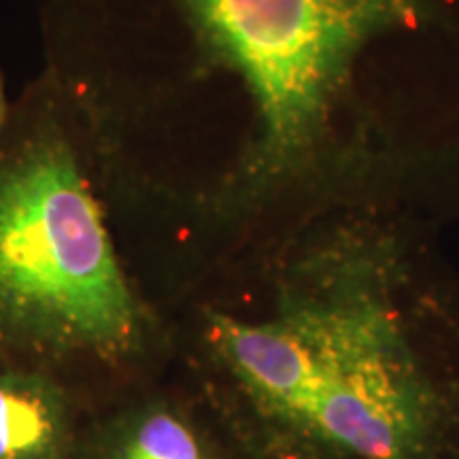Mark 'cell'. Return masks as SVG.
Here are the masks:
<instances>
[{"label":"cell","mask_w":459,"mask_h":459,"mask_svg":"<svg viewBox=\"0 0 459 459\" xmlns=\"http://www.w3.org/2000/svg\"><path fill=\"white\" fill-rule=\"evenodd\" d=\"M139 37L183 34L237 71L257 113L245 198H264L308 164L353 60L395 32L459 28V0H96Z\"/></svg>","instance_id":"7a4b0ae2"},{"label":"cell","mask_w":459,"mask_h":459,"mask_svg":"<svg viewBox=\"0 0 459 459\" xmlns=\"http://www.w3.org/2000/svg\"><path fill=\"white\" fill-rule=\"evenodd\" d=\"M9 117H11V108L7 102V94H4V82L3 77H0V134H3L4 128H7Z\"/></svg>","instance_id":"8992f818"},{"label":"cell","mask_w":459,"mask_h":459,"mask_svg":"<svg viewBox=\"0 0 459 459\" xmlns=\"http://www.w3.org/2000/svg\"><path fill=\"white\" fill-rule=\"evenodd\" d=\"M279 315L315 359L311 404L291 440L308 459H436L451 395L411 344L400 315L358 283L285 294Z\"/></svg>","instance_id":"3957f363"},{"label":"cell","mask_w":459,"mask_h":459,"mask_svg":"<svg viewBox=\"0 0 459 459\" xmlns=\"http://www.w3.org/2000/svg\"><path fill=\"white\" fill-rule=\"evenodd\" d=\"M66 400L51 378L0 370V459H60Z\"/></svg>","instance_id":"277c9868"},{"label":"cell","mask_w":459,"mask_h":459,"mask_svg":"<svg viewBox=\"0 0 459 459\" xmlns=\"http://www.w3.org/2000/svg\"><path fill=\"white\" fill-rule=\"evenodd\" d=\"M147 324L71 119L28 99L0 134V351L119 364Z\"/></svg>","instance_id":"6da1fadb"},{"label":"cell","mask_w":459,"mask_h":459,"mask_svg":"<svg viewBox=\"0 0 459 459\" xmlns=\"http://www.w3.org/2000/svg\"><path fill=\"white\" fill-rule=\"evenodd\" d=\"M113 459H206L194 429L170 411H147L126 429Z\"/></svg>","instance_id":"5b68a950"}]
</instances>
